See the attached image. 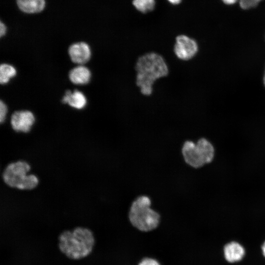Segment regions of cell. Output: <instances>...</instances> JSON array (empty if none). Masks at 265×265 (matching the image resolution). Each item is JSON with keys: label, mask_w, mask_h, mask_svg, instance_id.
<instances>
[{"label": "cell", "mask_w": 265, "mask_h": 265, "mask_svg": "<svg viewBox=\"0 0 265 265\" xmlns=\"http://www.w3.org/2000/svg\"><path fill=\"white\" fill-rule=\"evenodd\" d=\"M135 83L141 93L150 96L153 85L158 80L166 77L169 68L164 57L160 54L150 52L139 56L135 64Z\"/></svg>", "instance_id": "obj_1"}, {"label": "cell", "mask_w": 265, "mask_h": 265, "mask_svg": "<svg viewBox=\"0 0 265 265\" xmlns=\"http://www.w3.org/2000/svg\"><path fill=\"white\" fill-rule=\"evenodd\" d=\"M95 244L93 232L87 228L77 227L65 230L58 237V247L68 258L79 260L88 256Z\"/></svg>", "instance_id": "obj_2"}, {"label": "cell", "mask_w": 265, "mask_h": 265, "mask_svg": "<svg viewBox=\"0 0 265 265\" xmlns=\"http://www.w3.org/2000/svg\"><path fill=\"white\" fill-rule=\"evenodd\" d=\"M152 200L147 195H140L133 200L130 206L129 218L134 227L147 232L158 226L160 215L152 208Z\"/></svg>", "instance_id": "obj_3"}, {"label": "cell", "mask_w": 265, "mask_h": 265, "mask_svg": "<svg viewBox=\"0 0 265 265\" xmlns=\"http://www.w3.org/2000/svg\"><path fill=\"white\" fill-rule=\"evenodd\" d=\"M181 155L187 165L197 169L212 160L214 149L212 144L205 138L199 139L196 143L188 139L182 145Z\"/></svg>", "instance_id": "obj_4"}, {"label": "cell", "mask_w": 265, "mask_h": 265, "mask_svg": "<svg viewBox=\"0 0 265 265\" xmlns=\"http://www.w3.org/2000/svg\"><path fill=\"white\" fill-rule=\"evenodd\" d=\"M30 169L29 164L25 161L10 163L5 168L2 177L8 186L23 190L34 188L39 181L34 175H27Z\"/></svg>", "instance_id": "obj_5"}, {"label": "cell", "mask_w": 265, "mask_h": 265, "mask_svg": "<svg viewBox=\"0 0 265 265\" xmlns=\"http://www.w3.org/2000/svg\"><path fill=\"white\" fill-rule=\"evenodd\" d=\"M198 46L195 40L184 34L177 36L173 47L176 56L182 61H188L195 56Z\"/></svg>", "instance_id": "obj_6"}, {"label": "cell", "mask_w": 265, "mask_h": 265, "mask_svg": "<svg viewBox=\"0 0 265 265\" xmlns=\"http://www.w3.org/2000/svg\"><path fill=\"white\" fill-rule=\"evenodd\" d=\"M33 114L28 110L15 111L11 115L10 123L12 129L16 132H27L35 122Z\"/></svg>", "instance_id": "obj_7"}, {"label": "cell", "mask_w": 265, "mask_h": 265, "mask_svg": "<svg viewBox=\"0 0 265 265\" xmlns=\"http://www.w3.org/2000/svg\"><path fill=\"white\" fill-rule=\"evenodd\" d=\"M68 53L71 60L80 65L88 62L91 55L90 47L84 42L72 44L68 49Z\"/></svg>", "instance_id": "obj_8"}, {"label": "cell", "mask_w": 265, "mask_h": 265, "mask_svg": "<svg viewBox=\"0 0 265 265\" xmlns=\"http://www.w3.org/2000/svg\"><path fill=\"white\" fill-rule=\"evenodd\" d=\"M62 102L74 108L81 109L86 105L87 99L83 93L79 90L71 91L67 90L62 98Z\"/></svg>", "instance_id": "obj_9"}, {"label": "cell", "mask_w": 265, "mask_h": 265, "mask_svg": "<svg viewBox=\"0 0 265 265\" xmlns=\"http://www.w3.org/2000/svg\"><path fill=\"white\" fill-rule=\"evenodd\" d=\"M91 77L89 69L82 65L73 68L69 72V78L74 84L83 85L87 84Z\"/></svg>", "instance_id": "obj_10"}, {"label": "cell", "mask_w": 265, "mask_h": 265, "mask_svg": "<svg viewBox=\"0 0 265 265\" xmlns=\"http://www.w3.org/2000/svg\"><path fill=\"white\" fill-rule=\"evenodd\" d=\"M224 255L226 260L230 263L240 261L244 255L243 247L236 242H231L224 247Z\"/></svg>", "instance_id": "obj_11"}, {"label": "cell", "mask_w": 265, "mask_h": 265, "mask_svg": "<svg viewBox=\"0 0 265 265\" xmlns=\"http://www.w3.org/2000/svg\"><path fill=\"white\" fill-rule=\"evenodd\" d=\"M17 2L19 8L27 13L41 12L45 5V0H17Z\"/></svg>", "instance_id": "obj_12"}, {"label": "cell", "mask_w": 265, "mask_h": 265, "mask_svg": "<svg viewBox=\"0 0 265 265\" xmlns=\"http://www.w3.org/2000/svg\"><path fill=\"white\" fill-rule=\"evenodd\" d=\"M17 72L15 68L12 65L3 63L0 66V82L1 84L8 83L10 80L14 77Z\"/></svg>", "instance_id": "obj_13"}, {"label": "cell", "mask_w": 265, "mask_h": 265, "mask_svg": "<svg viewBox=\"0 0 265 265\" xmlns=\"http://www.w3.org/2000/svg\"><path fill=\"white\" fill-rule=\"evenodd\" d=\"M133 4L140 12L145 13L152 10L155 6V0H133Z\"/></svg>", "instance_id": "obj_14"}, {"label": "cell", "mask_w": 265, "mask_h": 265, "mask_svg": "<svg viewBox=\"0 0 265 265\" xmlns=\"http://www.w3.org/2000/svg\"><path fill=\"white\" fill-rule=\"evenodd\" d=\"M258 2L255 0H239L240 7L243 9H249L256 6Z\"/></svg>", "instance_id": "obj_15"}, {"label": "cell", "mask_w": 265, "mask_h": 265, "mask_svg": "<svg viewBox=\"0 0 265 265\" xmlns=\"http://www.w3.org/2000/svg\"><path fill=\"white\" fill-rule=\"evenodd\" d=\"M7 113V107L6 104L2 101H0V122L2 123L5 119Z\"/></svg>", "instance_id": "obj_16"}, {"label": "cell", "mask_w": 265, "mask_h": 265, "mask_svg": "<svg viewBox=\"0 0 265 265\" xmlns=\"http://www.w3.org/2000/svg\"><path fill=\"white\" fill-rule=\"evenodd\" d=\"M139 265H159V264L154 259L146 258L143 260Z\"/></svg>", "instance_id": "obj_17"}, {"label": "cell", "mask_w": 265, "mask_h": 265, "mask_svg": "<svg viewBox=\"0 0 265 265\" xmlns=\"http://www.w3.org/2000/svg\"><path fill=\"white\" fill-rule=\"evenodd\" d=\"M6 27L5 25L1 21H0V35L1 37L5 35V34L6 33Z\"/></svg>", "instance_id": "obj_18"}, {"label": "cell", "mask_w": 265, "mask_h": 265, "mask_svg": "<svg viewBox=\"0 0 265 265\" xmlns=\"http://www.w3.org/2000/svg\"><path fill=\"white\" fill-rule=\"evenodd\" d=\"M222 1L227 4H232L237 2L238 0H222Z\"/></svg>", "instance_id": "obj_19"}, {"label": "cell", "mask_w": 265, "mask_h": 265, "mask_svg": "<svg viewBox=\"0 0 265 265\" xmlns=\"http://www.w3.org/2000/svg\"><path fill=\"white\" fill-rule=\"evenodd\" d=\"M168 1L172 4H177L181 1V0H168Z\"/></svg>", "instance_id": "obj_20"}, {"label": "cell", "mask_w": 265, "mask_h": 265, "mask_svg": "<svg viewBox=\"0 0 265 265\" xmlns=\"http://www.w3.org/2000/svg\"><path fill=\"white\" fill-rule=\"evenodd\" d=\"M262 249L263 254H264V256L265 257V242L263 244V245L262 246Z\"/></svg>", "instance_id": "obj_21"}, {"label": "cell", "mask_w": 265, "mask_h": 265, "mask_svg": "<svg viewBox=\"0 0 265 265\" xmlns=\"http://www.w3.org/2000/svg\"><path fill=\"white\" fill-rule=\"evenodd\" d=\"M264 83L265 86V75H264Z\"/></svg>", "instance_id": "obj_22"}, {"label": "cell", "mask_w": 265, "mask_h": 265, "mask_svg": "<svg viewBox=\"0 0 265 265\" xmlns=\"http://www.w3.org/2000/svg\"><path fill=\"white\" fill-rule=\"evenodd\" d=\"M261 0H258V1H259V2H260Z\"/></svg>", "instance_id": "obj_23"}]
</instances>
